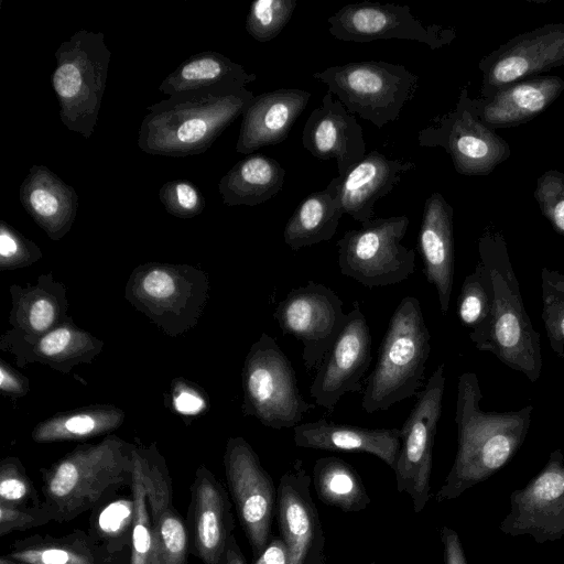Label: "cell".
Returning <instances> with one entry per match:
<instances>
[{
    "instance_id": "cell-1",
    "label": "cell",
    "mask_w": 564,
    "mask_h": 564,
    "mask_svg": "<svg viewBox=\"0 0 564 564\" xmlns=\"http://www.w3.org/2000/svg\"><path fill=\"white\" fill-rule=\"evenodd\" d=\"M482 393L474 372L458 378L455 422L458 446L454 463L435 495L436 502L458 498L501 469L520 449L533 406L492 412L480 408Z\"/></svg>"
},
{
    "instance_id": "cell-2",
    "label": "cell",
    "mask_w": 564,
    "mask_h": 564,
    "mask_svg": "<svg viewBox=\"0 0 564 564\" xmlns=\"http://www.w3.org/2000/svg\"><path fill=\"white\" fill-rule=\"evenodd\" d=\"M251 90L197 89L148 106L138 132L139 149L151 155L185 158L206 152L242 116Z\"/></svg>"
},
{
    "instance_id": "cell-3",
    "label": "cell",
    "mask_w": 564,
    "mask_h": 564,
    "mask_svg": "<svg viewBox=\"0 0 564 564\" xmlns=\"http://www.w3.org/2000/svg\"><path fill=\"white\" fill-rule=\"evenodd\" d=\"M133 443L109 434L80 444L42 474V505L53 521L67 522L93 510L132 479Z\"/></svg>"
},
{
    "instance_id": "cell-4",
    "label": "cell",
    "mask_w": 564,
    "mask_h": 564,
    "mask_svg": "<svg viewBox=\"0 0 564 564\" xmlns=\"http://www.w3.org/2000/svg\"><path fill=\"white\" fill-rule=\"evenodd\" d=\"M478 253L492 279L494 303L486 328L470 340L533 383L542 369L540 334L524 308L503 235L487 226L478 238Z\"/></svg>"
},
{
    "instance_id": "cell-5",
    "label": "cell",
    "mask_w": 564,
    "mask_h": 564,
    "mask_svg": "<svg viewBox=\"0 0 564 564\" xmlns=\"http://www.w3.org/2000/svg\"><path fill=\"white\" fill-rule=\"evenodd\" d=\"M431 351V335L421 304L405 296L395 307L367 379L361 406L367 413L388 410L417 394Z\"/></svg>"
},
{
    "instance_id": "cell-6",
    "label": "cell",
    "mask_w": 564,
    "mask_h": 564,
    "mask_svg": "<svg viewBox=\"0 0 564 564\" xmlns=\"http://www.w3.org/2000/svg\"><path fill=\"white\" fill-rule=\"evenodd\" d=\"M54 56L51 83L59 119L69 131L89 139L98 121L111 57L105 34L80 29L58 45Z\"/></svg>"
},
{
    "instance_id": "cell-7",
    "label": "cell",
    "mask_w": 564,
    "mask_h": 564,
    "mask_svg": "<svg viewBox=\"0 0 564 564\" xmlns=\"http://www.w3.org/2000/svg\"><path fill=\"white\" fill-rule=\"evenodd\" d=\"M208 293L204 270L161 262L138 265L124 288V299L170 337L197 325Z\"/></svg>"
},
{
    "instance_id": "cell-8",
    "label": "cell",
    "mask_w": 564,
    "mask_h": 564,
    "mask_svg": "<svg viewBox=\"0 0 564 564\" xmlns=\"http://www.w3.org/2000/svg\"><path fill=\"white\" fill-rule=\"evenodd\" d=\"M328 86L351 115L382 128L395 121L412 100L419 77L403 65L384 61L350 62L313 74Z\"/></svg>"
},
{
    "instance_id": "cell-9",
    "label": "cell",
    "mask_w": 564,
    "mask_h": 564,
    "mask_svg": "<svg viewBox=\"0 0 564 564\" xmlns=\"http://www.w3.org/2000/svg\"><path fill=\"white\" fill-rule=\"evenodd\" d=\"M241 379L243 415L267 427L294 429L315 408L302 398L291 361L267 333L251 345Z\"/></svg>"
},
{
    "instance_id": "cell-10",
    "label": "cell",
    "mask_w": 564,
    "mask_h": 564,
    "mask_svg": "<svg viewBox=\"0 0 564 564\" xmlns=\"http://www.w3.org/2000/svg\"><path fill=\"white\" fill-rule=\"evenodd\" d=\"M408 216L373 218L359 229L347 230L337 241L341 274L369 289L406 280L415 269V251L401 243Z\"/></svg>"
},
{
    "instance_id": "cell-11",
    "label": "cell",
    "mask_w": 564,
    "mask_h": 564,
    "mask_svg": "<svg viewBox=\"0 0 564 564\" xmlns=\"http://www.w3.org/2000/svg\"><path fill=\"white\" fill-rule=\"evenodd\" d=\"M445 365L433 371L401 427V448L394 468L397 489L406 494L415 513L431 499L432 456L445 390Z\"/></svg>"
},
{
    "instance_id": "cell-12",
    "label": "cell",
    "mask_w": 564,
    "mask_h": 564,
    "mask_svg": "<svg viewBox=\"0 0 564 564\" xmlns=\"http://www.w3.org/2000/svg\"><path fill=\"white\" fill-rule=\"evenodd\" d=\"M468 90H460L454 110L433 119L420 130V147L443 148L451 156L457 173L486 176L511 155L508 142L485 126L469 109Z\"/></svg>"
},
{
    "instance_id": "cell-13",
    "label": "cell",
    "mask_w": 564,
    "mask_h": 564,
    "mask_svg": "<svg viewBox=\"0 0 564 564\" xmlns=\"http://www.w3.org/2000/svg\"><path fill=\"white\" fill-rule=\"evenodd\" d=\"M224 467L229 495L256 558L272 539L278 497L273 480L241 436L228 438Z\"/></svg>"
},
{
    "instance_id": "cell-14",
    "label": "cell",
    "mask_w": 564,
    "mask_h": 564,
    "mask_svg": "<svg viewBox=\"0 0 564 564\" xmlns=\"http://www.w3.org/2000/svg\"><path fill=\"white\" fill-rule=\"evenodd\" d=\"M347 313L330 288L308 281L291 290L273 313L283 335L302 343L307 370H316L341 332Z\"/></svg>"
},
{
    "instance_id": "cell-15",
    "label": "cell",
    "mask_w": 564,
    "mask_h": 564,
    "mask_svg": "<svg viewBox=\"0 0 564 564\" xmlns=\"http://www.w3.org/2000/svg\"><path fill=\"white\" fill-rule=\"evenodd\" d=\"M510 510L499 530L510 536L530 535L539 543L564 536V455L551 452L541 471L509 497Z\"/></svg>"
},
{
    "instance_id": "cell-16",
    "label": "cell",
    "mask_w": 564,
    "mask_h": 564,
    "mask_svg": "<svg viewBox=\"0 0 564 564\" xmlns=\"http://www.w3.org/2000/svg\"><path fill=\"white\" fill-rule=\"evenodd\" d=\"M329 33L337 40L369 43L399 39L416 41L431 50L448 44L455 31L442 25H424L411 13L409 6L357 2L341 7L328 18Z\"/></svg>"
},
{
    "instance_id": "cell-17",
    "label": "cell",
    "mask_w": 564,
    "mask_h": 564,
    "mask_svg": "<svg viewBox=\"0 0 564 564\" xmlns=\"http://www.w3.org/2000/svg\"><path fill=\"white\" fill-rule=\"evenodd\" d=\"M564 65V23H549L521 33L482 57L480 97Z\"/></svg>"
},
{
    "instance_id": "cell-18",
    "label": "cell",
    "mask_w": 564,
    "mask_h": 564,
    "mask_svg": "<svg viewBox=\"0 0 564 564\" xmlns=\"http://www.w3.org/2000/svg\"><path fill=\"white\" fill-rule=\"evenodd\" d=\"M371 335L358 302L347 313L345 325L316 369L310 386L315 403L333 412L348 392H361V378L371 362Z\"/></svg>"
},
{
    "instance_id": "cell-19",
    "label": "cell",
    "mask_w": 564,
    "mask_h": 564,
    "mask_svg": "<svg viewBox=\"0 0 564 564\" xmlns=\"http://www.w3.org/2000/svg\"><path fill=\"white\" fill-rule=\"evenodd\" d=\"M312 477L296 459L280 478L276 516L288 564H325V535L311 495Z\"/></svg>"
},
{
    "instance_id": "cell-20",
    "label": "cell",
    "mask_w": 564,
    "mask_h": 564,
    "mask_svg": "<svg viewBox=\"0 0 564 564\" xmlns=\"http://www.w3.org/2000/svg\"><path fill=\"white\" fill-rule=\"evenodd\" d=\"M132 457L147 494L162 564H187L191 552L186 521L173 506L172 480L165 458L154 443L134 444Z\"/></svg>"
},
{
    "instance_id": "cell-21",
    "label": "cell",
    "mask_w": 564,
    "mask_h": 564,
    "mask_svg": "<svg viewBox=\"0 0 564 564\" xmlns=\"http://www.w3.org/2000/svg\"><path fill=\"white\" fill-rule=\"evenodd\" d=\"M189 490L186 527L191 552L203 564H218L235 529L229 494L205 465L197 467Z\"/></svg>"
},
{
    "instance_id": "cell-22",
    "label": "cell",
    "mask_w": 564,
    "mask_h": 564,
    "mask_svg": "<svg viewBox=\"0 0 564 564\" xmlns=\"http://www.w3.org/2000/svg\"><path fill=\"white\" fill-rule=\"evenodd\" d=\"M302 143L319 160H336L340 177L367 154L361 126L339 100H334L329 91L308 116Z\"/></svg>"
},
{
    "instance_id": "cell-23",
    "label": "cell",
    "mask_w": 564,
    "mask_h": 564,
    "mask_svg": "<svg viewBox=\"0 0 564 564\" xmlns=\"http://www.w3.org/2000/svg\"><path fill=\"white\" fill-rule=\"evenodd\" d=\"M104 345L101 339L77 327L70 316L36 338H24L10 329L0 337V349L12 354L17 366L37 362L65 375L76 366L91 362Z\"/></svg>"
},
{
    "instance_id": "cell-24",
    "label": "cell",
    "mask_w": 564,
    "mask_h": 564,
    "mask_svg": "<svg viewBox=\"0 0 564 564\" xmlns=\"http://www.w3.org/2000/svg\"><path fill=\"white\" fill-rule=\"evenodd\" d=\"M563 90L564 79L560 76L538 75L506 85L487 98L467 96V104L488 128H512L539 116Z\"/></svg>"
},
{
    "instance_id": "cell-25",
    "label": "cell",
    "mask_w": 564,
    "mask_h": 564,
    "mask_svg": "<svg viewBox=\"0 0 564 564\" xmlns=\"http://www.w3.org/2000/svg\"><path fill=\"white\" fill-rule=\"evenodd\" d=\"M310 98L308 91L299 88H279L254 96L242 113L236 151L249 155L284 141Z\"/></svg>"
},
{
    "instance_id": "cell-26",
    "label": "cell",
    "mask_w": 564,
    "mask_h": 564,
    "mask_svg": "<svg viewBox=\"0 0 564 564\" xmlns=\"http://www.w3.org/2000/svg\"><path fill=\"white\" fill-rule=\"evenodd\" d=\"M454 209L438 192L424 204L417 236L423 273L435 288L441 313L446 315L454 283Z\"/></svg>"
},
{
    "instance_id": "cell-27",
    "label": "cell",
    "mask_w": 564,
    "mask_h": 564,
    "mask_svg": "<svg viewBox=\"0 0 564 564\" xmlns=\"http://www.w3.org/2000/svg\"><path fill=\"white\" fill-rule=\"evenodd\" d=\"M293 441L303 448L369 453L394 470L401 448V429L365 427L319 419L296 425Z\"/></svg>"
},
{
    "instance_id": "cell-28",
    "label": "cell",
    "mask_w": 564,
    "mask_h": 564,
    "mask_svg": "<svg viewBox=\"0 0 564 564\" xmlns=\"http://www.w3.org/2000/svg\"><path fill=\"white\" fill-rule=\"evenodd\" d=\"M26 214L54 241L72 228L79 206L75 188L45 165H32L19 188Z\"/></svg>"
},
{
    "instance_id": "cell-29",
    "label": "cell",
    "mask_w": 564,
    "mask_h": 564,
    "mask_svg": "<svg viewBox=\"0 0 564 564\" xmlns=\"http://www.w3.org/2000/svg\"><path fill=\"white\" fill-rule=\"evenodd\" d=\"M415 167L404 159H389L372 150L340 177L339 197L344 214L365 224L373 218L375 205L401 181L402 175Z\"/></svg>"
},
{
    "instance_id": "cell-30",
    "label": "cell",
    "mask_w": 564,
    "mask_h": 564,
    "mask_svg": "<svg viewBox=\"0 0 564 564\" xmlns=\"http://www.w3.org/2000/svg\"><path fill=\"white\" fill-rule=\"evenodd\" d=\"M66 291L52 272L41 274L26 286L12 284L10 330L24 338H36L59 326L69 317Z\"/></svg>"
},
{
    "instance_id": "cell-31",
    "label": "cell",
    "mask_w": 564,
    "mask_h": 564,
    "mask_svg": "<svg viewBox=\"0 0 564 564\" xmlns=\"http://www.w3.org/2000/svg\"><path fill=\"white\" fill-rule=\"evenodd\" d=\"M257 78L219 52L193 54L171 72L159 90L169 96L197 89L240 90Z\"/></svg>"
},
{
    "instance_id": "cell-32",
    "label": "cell",
    "mask_w": 564,
    "mask_h": 564,
    "mask_svg": "<svg viewBox=\"0 0 564 564\" xmlns=\"http://www.w3.org/2000/svg\"><path fill=\"white\" fill-rule=\"evenodd\" d=\"M340 176L328 185L308 194L289 218L284 231V242L297 251L333 238L344 210L339 197Z\"/></svg>"
},
{
    "instance_id": "cell-33",
    "label": "cell",
    "mask_w": 564,
    "mask_h": 564,
    "mask_svg": "<svg viewBox=\"0 0 564 564\" xmlns=\"http://www.w3.org/2000/svg\"><path fill=\"white\" fill-rule=\"evenodd\" d=\"M4 555L26 564H115L88 532L78 529L63 536L35 534L15 540Z\"/></svg>"
},
{
    "instance_id": "cell-34",
    "label": "cell",
    "mask_w": 564,
    "mask_h": 564,
    "mask_svg": "<svg viewBox=\"0 0 564 564\" xmlns=\"http://www.w3.org/2000/svg\"><path fill=\"white\" fill-rule=\"evenodd\" d=\"M285 174L276 160L264 154H249L220 178L218 191L226 206H256L282 189Z\"/></svg>"
},
{
    "instance_id": "cell-35",
    "label": "cell",
    "mask_w": 564,
    "mask_h": 564,
    "mask_svg": "<svg viewBox=\"0 0 564 564\" xmlns=\"http://www.w3.org/2000/svg\"><path fill=\"white\" fill-rule=\"evenodd\" d=\"M124 411L111 404H94L63 413L37 423L32 433L36 443L84 441L117 430Z\"/></svg>"
},
{
    "instance_id": "cell-36",
    "label": "cell",
    "mask_w": 564,
    "mask_h": 564,
    "mask_svg": "<svg viewBox=\"0 0 564 564\" xmlns=\"http://www.w3.org/2000/svg\"><path fill=\"white\" fill-rule=\"evenodd\" d=\"M312 481L317 498L344 512H359L371 502L359 474L344 459L318 458L313 466Z\"/></svg>"
},
{
    "instance_id": "cell-37",
    "label": "cell",
    "mask_w": 564,
    "mask_h": 564,
    "mask_svg": "<svg viewBox=\"0 0 564 564\" xmlns=\"http://www.w3.org/2000/svg\"><path fill=\"white\" fill-rule=\"evenodd\" d=\"M134 521V500L130 496L113 497L96 506L89 519V535L104 547L115 564H129L132 530Z\"/></svg>"
},
{
    "instance_id": "cell-38",
    "label": "cell",
    "mask_w": 564,
    "mask_h": 564,
    "mask_svg": "<svg viewBox=\"0 0 564 564\" xmlns=\"http://www.w3.org/2000/svg\"><path fill=\"white\" fill-rule=\"evenodd\" d=\"M492 303V279L488 269L479 260L475 270L466 275L457 300V315L460 323L470 329L469 338L486 328Z\"/></svg>"
},
{
    "instance_id": "cell-39",
    "label": "cell",
    "mask_w": 564,
    "mask_h": 564,
    "mask_svg": "<svg viewBox=\"0 0 564 564\" xmlns=\"http://www.w3.org/2000/svg\"><path fill=\"white\" fill-rule=\"evenodd\" d=\"M129 487L134 500V521L129 564H162L161 549L149 512L143 480L134 460Z\"/></svg>"
},
{
    "instance_id": "cell-40",
    "label": "cell",
    "mask_w": 564,
    "mask_h": 564,
    "mask_svg": "<svg viewBox=\"0 0 564 564\" xmlns=\"http://www.w3.org/2000/svg\"><path fill=\"white\" fill-rule=\"evenodd\" d=\"M542 319L552 350L564 357V274L543 268L541 271Z\"/></svg>"
},
{
    "instance_id": "cell-41",
    "label": "cell",
    "mask_w": 564,
    "mask_h": 564,
    "mask_svg": "<svg viewBox=\"0 0 564 564\" xmlns=\"http://www.w3.org/2000/svg\"><path fill=\"white\" fill-rule=\"evenodd\" d=\"M296 0H257L250 4L246 30L258 42L276 37L290 21Z\"/></svg>"
},
{
    "instance_id": "cell-42",
    "label": "cell",
    "mask_w": 564,
    "mask_h": 564,
    "mask_svg": "<svg viewBox=\"0 0 564 564\" xmlns=\"http://www.w3.org/2000/svg\"><path fill=\"white\" fill-rule=\"evenodd\" d=\"M0 502L14 507L40 506L39 495L18 457L0 463Z\"/></svg>"
},
{
    "instance_id": "cell-43",
    "label": "cell",
    "mask_w": 564,
    "mask_h": 564,
    "mask_svg": "<svg viewBox=\"0 0 564 564\" xmlns=\"http://www.w3.org/2000/svg\"><path fill=\"white\" fill-rule=\"evenodd\" d=\"M165 210L177 218L189 219L203 213L206 200L198 187L187 180H173L159 189Z\"/></svg>"
},
{
    "instance_id": "cell-44",
    "label": "cell",
    "mask_w": 564,
    "mask_h": 564,
    "mask_svg": "<svg viewBox=\"0 0 564 564\" xmlns=\"http://www.w3.org/2000/svg\"><path fill=\"white\" fill-rule=\"evenodd\" d=\"M43 252L32 240L24 237L4 220H0V270H15L32 265L42 259Z\"/></svg>"
},
{
    "instance_id": "cell-45",
    "label": "cell",
    "mask_w": 564,
    "mask_h": 564,
    "mask_svg": "<svg viewBox=\"0 0 564 564\" xmlns=\"http://www.w3.org/2000/svg\"><path fill=\"white\" fill-rule=\"evenodd\" d=\"M533 196L553 229L564 236V173L547 170L536 181Z\"/></svg>"
},
{
    "instance_id": "cell-46",
    "label": "cell",
    "mask_w": 564,
    "mask_h": 564,
    "mask_svg": "<svg viewBox=\"0 0 564 564\" xmlns=\"http://www.w3.org/2000/svg\"><path fill=\"white\" fill-rule=\"evenodd\" d=\"M53 521L43 506L14 507L0 502V536L26 531Z\"/></svg>"
},
{
    "instance_id": "cell-47",
    "label": "cell",
    "mask_w": 564,
    "mask_h": 564,
    "mask_svg": "<svg viewBox=\"0 0 564 564\" xmlns=\"http://www.w3.org/2000/svg\"><path fill=\"white\" fill-rule=\"evenodd\" d=\"M171 403L173 409L183 415L199 414L207 405L204 391L196 387V384L184 379L173 381Z\"/></svg>"
},
{
    "instance_id": "cell-48",
    "label": "cell",
    "mask_w": 564,
    "mask_h": 564,
    "mask_svg": "<svg viewBox=\"0 0 564 564\" xmlns=\"http://www.w3.org/2000/svg\"><path fill=\"white\" fill-rule=\"evenodd\" d=\"M30 390L29 379L13 369L4 360H0V391L3 394L20 398Z\"/></svg>"
},
{
    "instance_id": "cell-49",
    "label": "cell",
    "mask_w": 564,
    "mask_h": 564,
    "mask_svg": "<svg viewBox=\"0 0 564 564\" xmlns=\"http://www.w3.org/2000/svg\"><path fill=\"white\" fill-rule=\"evenodd\" d=\"M444 564H467L462 541L457 532L447 525L441 528Z\"/></svg>"
},
{
    "instance_id": "cell-50",
    "label": "cell",
    "mask_w": 564,
    "mask_h": 564,
    "mask_svg": "<svg viewBox=\"0 0 564 564\" xmlns=\"http://www.w3.org/2000/svg\"><path fill=\"white\" fill-rule=\"evenodd\" d=\"M288 546L281 536H272L253 564H288Z\"/></svg>"
},
{
    "instance_id": "cell-51",
    "label": "cell",
    "mask_w": 564,
    "mask_h": 564,
    "mask_svg": "<svg viewBox=\"0 0 564 564\" xmlns=\"http://www.w3.org/2000/svg\"><path fill=\"white\" fill-rule=\"evenodd\" d=\"M218 564H247L245 555L236 540L235 534L230 536L226 550Z\"/></svg>"
},
{
    "instance_id": "cell-52",
    "label": "cell",
    "mask_w": 564,
    "mask_h": 564,
    "mask_svg": "<svg viewBox=\"0 0 564 564\" xmlns=\"http://www.w3.org/2000/svg\"><path fill=\"white\" fill-rule=\"evenodd\" d=\"M0 564H26L22 562L14 561L6 555H2L0 558Z\"/></svg>"
},
{
    "instance_id": "cell-53",
    "label": "cell",
    "mask_w": 564,
    "mask_h": 564,
    "mask_svg": "<svg viewBox=\"0 0 564 564\" xmlns=\"http://www.w3.org/2000/svg\"><path fill=\"white\" fill-rule=\"evenodd\" d=\"M370 564H377L375 561H372Z\"/></svg>"
}]
</instances>
